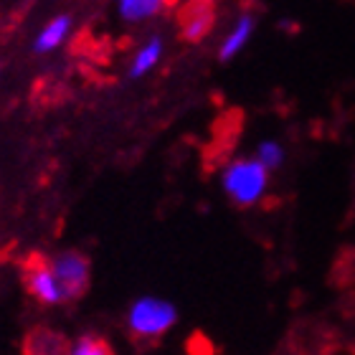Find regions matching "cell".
<instances>
[{
  "mask_svg": "<svg viewBox=\"0 0 355 355\" xmlns=\"http://www.w3.org/2000/svg\"><path fill=\"white\" fill-rule=\"evenodd\" d=\"M223 191L236 206H257L266 193L269 173L257 163V157H239L223 168Z\"/></svg>",
  "mask_w": 355,
  "mask_h": 355,
  "instance_id": "1",
  "label": "cell"
},
{
  "mask_svg": "<svg viewBox=\"0 0 355 355\" xmlns=\"http://www.w3.org/2000/svg\"><path fill=\"white\" fill-rule=\"evenodd\" d=\"M178 310L160 297H140L130 307L127 327L135 338H160L175 325Z\"/></svg>",
  "mask_w": 355,
  "mask_h": 355,
  "instance_id": "2",
  "label": "cell"
},
{
  "mask_svg": "<svg viewBox=\"0 0 355 355\" xmlns=\"http://www.w3.org/2000/svg\"><path fill=\"white\" fill-rule=\"evenodd\" d=\"M51 269L56 274V279L61 284L64 300H76L82 297L89 287V259L79 252H64L59 257H53Z\"/></svg>",
  "mask_w": 355,
  "mask_h": 355,
  "instance_id": "3",
  "label": "cell"
},
{
  "mask_svg": "<svg viewBox=\"0 0 355 355\" xmlns=\"http://www.w3.org/2000/svg\"><path fill=\"white\" fill-rule=\"evenodd\" d=\"M26 287L33 297H36L38 302L44 304H59V302H67L64 300V292H61V284L56 279V274H53L51 264L44 259H36L33 264L26 269Z\"/></svg>",
  "mask_w": 355,
  "mask_h": 355,
  "instance_id": "4",
  "label": "cell"
},
{
  "mask_svg": "<svg viewBox=\"0 0 355 355\" xmlns=\"http://www.w3.org/2000/svg\"><path fill=\"white\" fill-rule=\"evenodd\" d=\"M214 8L200 3V6H188L180 13V28H183V38L185 41H200L206 36L208 31L214 28Z\"/></svg>",
  "mask_w": 355,
  "mask_h": 355,
  "instance_id": "5",
  "label": "cell"
},
{
  "mask_svg": "<svg viewBox=\"0 0 355 355\" xmlns=\"http://www.w3.org/2000/svg\"><path fill=\"white\" fill-rule=\"evenodd\" d=\"M69 33H71V15H67V13L53 15L51 21L41 28L36 41H33V51H38V53L56 51V49L69 38Z\"/></svg>",
  "mask_w": 355,
  "mask_h": 355,
  "instance_id": "6",
  "label": "cell"
},
{
  "mask_svg": "<svg viewBox=\"0 0 355 355\" xmlns=\"http://www.w3.org/2000/svg\"><path fill=\"white\" fill-rule=\"evenodd\" d=\"M254 33V15L252 13H244L234 23V28L226 38H223L221 49H218V61H231L234 56L241 53L246 44H249V38Z\"/></svg>",
  "mask_w": 355,
  "mask_h": 355,
  "instance_id": "7",
  "label": "cell"
},
{
  "mask_svg": "<svg viewBox=\"0 0 355 355\" xmlns=\"http://www.w3.org/2000/svg\"><path fill=\"white\" fill-rule=\"evenodd\" d=\"M160 56H163V38L160 36L150 38L148 44H142L140 49H137V53H135L132 64H130V76H132V79L145 76L150 69L160 61Z\"/></svg>",
  "mask_w": 355,
  "mask_h": 355,
  "instance_id": "8",
  "label": "cell"
},
{
  "mask_svg": "<svg viewBox=\"0 0 355 355\" xmlns=\"http://www.w3.org/2000/svg\"><path fill=\"white\" fill-rule=\"evenodd\" d=\"M117 8L122 21L140 23V21H148V18H155L163 10V3L160 0H122Z\"/></svg>",
  "mask_w": 355,
  "mask_h": 355,
  "instance_id": "9",
  "label": "cell"
},
{
  "mask_svg": "<svg viewBox=\"0 0 355 355\" xmlns=\"http://www.w3.org/2000/svg\"><path fill=\"white\" fill-rule=\"evenodd\" d=\"M257 163H259L266 173L277 171V168L284 163V150H282L279 142H274V140L261 142L259 148H257Z\"/></svg>",
  "mask_w": 355,
  "mask_h": 355,
  "instance_id": "10",
  "label": "cell"
},
{
  "mask_svg": "<svg viewBox=\"0 0 355 355\" xmlns=\"http://www.w3.org/2000/svg\"><path fill=\"white\" fill-rule=\"evenodd\" d=\"M67 355H114V353H112V348L102 338L87 335V338H79V340L67 350Z\"/></svg>",
  "mask_w": 355,
  "mask_h": 355,
  "instance_id": "11",
  "label": "cell"
},
{
  "mask_svg": "<svg viewBox=\"0 0 355 355\" xmlns=\"http://www.w3.org/2000/svg\"><path fill=\"white\" fill-rule=\"evenodd\" d=\"M0 71H3V69H0Z\"/></svg>",
  "mask_w": 355,
  "mask_h": 355,
  "instance_id": "12",
  "label": "cell"
}]
</instances>
